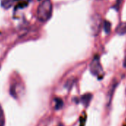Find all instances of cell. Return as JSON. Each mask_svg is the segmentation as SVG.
Wrapping results in <instances>:
<instances>
[{
  "label": "cell",
  "mask_w": 126,
  "mask_h": 126,
  "mask_svg": "<svg viewBox=\"0 0 126 126\" xmlns=\"http://www.w3.org/2000/svg\"><path fill=\"white\" fill-rule=\"evenodd\" d=\"M52 3L50 0H44L38 7L36 16L39 21L45 22L48 21L52 16Z\"/></svg>",
  "instance_id": "1"
},
{
  "label": "cell",
  "mask_w": 126,
  "mask_h": 126,
  "mask_svg": "<svg viewBox=\"0 0 126 126\" xmlns=\"http://www.w3.org/2000/svg\"><path fill=\"white\" fill-rule=\"evenodd\" d=\"M102 26V18L99 14H94L91 19L90 28L94 36H97L100 31Z\"/></svg>",
  "instance_id": "2"
},
{
  "label": "cell",
  "mask_w": 126,
  "mask_h": 126,
  "mask_svg": "<svg viewBox=\"0 0 126 126\" xmlns=\"http://www.w3.org/2000/svg\"><path fill=\"white\" fill-rule=\"evenodd\" d=\"M90 71L94 76H99L103 73L102 67L98 56H95L92 59L90 64Z\"/></svg>",
  "instance_id": "3"
},
{
  "label": "cell",
  "mask_w": 126,
  "mask_h": 126,
  "mask_svg": "<svg viewBox=\"0 0 126 126\" xmlns=\"http://www.w3.org/2000/svg\"><path fill=\"white\" fill-rule=\"evenodd\" d=\"M116 33L118 35L122 36L126 34V22L120 23L116 29Z\"/></svg>",
  "instance_id": "4"
},
{
  "label": "cell",
  "mask_w": 126,
  "mask_h": 126,
  "mask_svg": "<svg viewBox=\"0 0 126 126\" xmlns=\"http://www.w3.org/2000/svg\"><path fill=\"white\" fill-rule=\"evenodd\" d=\"M118 83L116 82H114L112 85H111V88L108 92V104H110V102H111V99H112V97H113V93H114V91L116 89V87L117 86Z\"/></svg>",
  "instance_id": "5"
},
{
  "label": "cell",
  "mask_w": 126,
  "mask_h": 126,
  "mask_svg": "<svg viewBox=\"0 0 126 126\" xmlns=\"http://www.w3.org/2000/svg\"><path fill=\"white\" fill-rule=\"evenodd\" d=\"M91 99H92V94H85L82 96L81 101L85 106H88V104L90 103Z\"/></svg>",
  "instance_id": "6"
},
{
  "label": "cell",
  "mask_w": 126,
  "mask_h": 126,
  "mask_svg": "<svg viewBox=\"0 0 126 126\" xmlns=\"http://www.w3.org/2000/svg\"><path fill=\"white\" fill-rule=\"evenodd\" d=\"M14 3V0H1V5L4 9H9Z\"/></svg>",
  "instance_id": "7"
},
{
  "label": "cell",
  "mask_w": 126,
  "mask_h": 126,
  "mask_svg": "<svg viewBox=\"0 0 126 126\" xmlns=\"http://www.w3.org/2000/svg\"><path fill=\"white\" fill-rule=\"evenodd\" d=\"M103 28H104V31L106 34L110 33V31H111V23L107 20H105L103 22Z\"/></svg>",
  "instance_id": "8"
},
{
  "label": "cell",
  "mask_w": 126,
  "mask_h": 126,
  "mask_svg": "<svg viewBox=\"0 0 126 126\" xmlns=\"http://www.w3.org/2000/svg\"><path fill=\"white\" fill-rule=\"evenodd\" d=\"M5 125V115L2 107L0 106V126H4Z\"/></svg>",
  "instance_id": "9"
},
{
  "label": "cell",
  "mask_w": 126,
  "mask_h": 126,
  "mask_svg": "<svg viewBox=\"0 0 126 126\" xmlns=\"http://www.w3.org/2000/svg\"><path fill=\"white\" fill-rule=\"evenodd\" d=\"M55 103H56V106H55V108L56 110L61 108L63 105V102L61 99H59V98H56L55 99Z\"/></svg>",
  "instance_id": "10"
},
{
  "label": "cell",
  "mask_w": 126,
  "mask_h": 126,
  "mask_svg": "<svg viewBox=\"0 0 126 126\" xmlns=\"http://www.w3.org/2000/svg\"><path fill=\"white\" fill-rule=\"evenodd\" d=\"M124 1V0H116V5L113 6L116 9V8H119V7H120V5H121V4L122 3V2Z\"/></svg>",
  "instance_id": "11"
},
{
  "label": "cell",
  "mask_w": 126,
  "mask_h": 126,
  "mask_svg": "<svg viewBox=\"0 0 126 126\" xmlns=\"http://www.w3.org/2000/svg\"><path fill=\"white\" fill-rule=\"evenodd\" d=\"M123 66H124L125 68H126V58H125V61H124V62H123Z\"/></svg>",
  "instance_id": "12"
}]
</instances>
